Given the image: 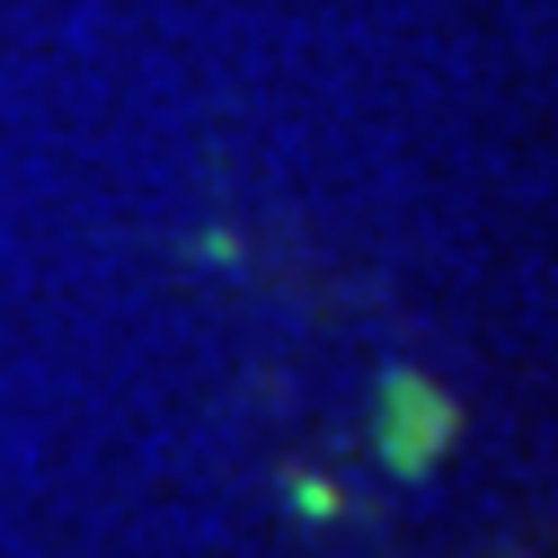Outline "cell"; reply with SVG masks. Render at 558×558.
I'll return each mask as SVG.
<instances>
[{"instance_id":"1","label":"cell","mask_w":558,"mask_h":558,"mask_svg":"<svg viewBox=\"0 0 558 558\" xmlns=\"http://www.w3.org/2000/svg\"><path fill=\"white\" fill-rule=\"evenodd\" d=\"M390 399H399V416H390V461H399V470H426V461L444 452V435H452V408L426 399L416 381H399Z\"/></svg>"}]
</instances>
